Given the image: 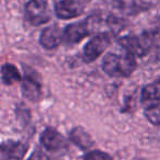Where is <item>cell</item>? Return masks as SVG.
I'll return each instance as SVG.
<instances>
[{"mask_svg":"<svg viewBox=\"0 0 160 160\" xmlns=\"http://www.w3.org/2000/svg\"><path fill=\"white\" fill-rule=\"evenodd\" d=\"M137 160H144V159H137Z\"/></svg>","mask_w":160,"mask_h":160,"instance_id":"obj_19","label":"cell"},{"mask_svg":"<svg viewBox=\"0 0 160 160\" xmlns=\"http://www.w3.org/2000/svg\"><path fill=\"white\" fill-rule=\"evenodd\" d=\"M25 18L32 25H42L51 20V10L44 0H30L25 5Z\"/></svg>","mask_w":160,"mask_h":160,"instance_id":"obj_2","label":"cell"},{"mask_svg":"<svg viewBox=\"0 0 160 160\" xmlns=\"http://www.w3.org/2000/svg\"><path fill=\"white\" fill-rule=\"evenodd\" d=\"M111 44V36L108 33H100L91 38L86 44L82 52V58L85 62H92L100 57L103 52Z\"/></svg>","mask_w":160,"mask_h":160,"instance_id":"obj_3","label":"cell"},{"mask_svg":"<svg viewBox=\"0 0 160 160\" xmlns=\"http://www.w3.org/2000/svg\"><path fill=\"white\" fill-rule=\"evenodd\" d=\"M28 160H49L48 156L46 153H44L41 150H35L31 156L29 157Z\"/></svg>","mask_w":160,"mask_h":160,"instance_id":"obj_18","label":"cell"},{"mask_svg":"<svg viewBox=\"0 0 160 160\" xmlns=\"http://www.w3.org/2000/svg\"><path fill=\"white\" fill-rule=\"evenodd\" d=\"M92 19L89 18L81 22H76L69 24L64 30V42L67 44H77L82 41L91 33L92 29Z\"/></svg>","mask_w":160,"mask_h":160,"instance_id":"obj_5","label":"cell"},{"mask_svg":"<svg viewBox=\"0 0 160 160\" xmlns=\"http://www.w3.org/2000/svg\"><path fill=\"white\" fill-rule=\"evenodd\" d=\"M118 44L124 48V51L129 52L136 57H145L148 55V52L140 35L124 36L118 40Z\"/></svg>","mask_w":160,"mask_h":160,"instance_id":"obj_9","label":"cell"},{"mask_svg":"<svg viewBox=\"0 0 160 160\" xmlns=\"http://www.w3.org/2000/svg\"><path fill=\"white\" fill-rule=\"evenodd\" d=\"M148 54H151L155 60H160V27L145 31L140 34Z\"/></svg>","mask_w":160,"mask_h":160,"instance_id":"obj_11","label":"cell"},{"mask_svg":"<svg viewBox=\"0 0 160 160\" xmlns=\"http://www.w3.org/2000/svg\"><path fill=\"white\" fill-rule=\"evenodd\" d=\"M21 91H22V96L32 102L40 100L42 96V88H41L40 80L36 79V75L25 73V77L21 85Z\"/></svg>","mask_w":160,"mask_h":160,"instance_id":"obj_8","label":"cell"},{"mask_svg":"<svg viewBox=\"0 0 160 160\" xmlns=\"http://www.w3.org/2000/svg\"><path fill=\"white\" fill-rule=\"evenodd\" d=\"M40 142L46 150L52 151V152L62 151L68 147L66 138L60 133H58L56 129L49 128V127L44 129L43 133L41 134Z\"/></svg>","mask_w":160,"mask_h":160,"instance_id":"obj_6","label":"cell"},{"mask_svg":"<svg viewBox=\"0 0 160 160\" xmlns=\"http://www.w3.org/2000/svg\"><path fill=\"white\" fill-rule=\"evenodd\" d=\"M145 115L151 124L160 126V107L155 105V107L147 108L145 111Z\"/></svg>","mask_w":160,"mask_h":160,"instance_id":"obj_16","label":"cell"},{"mask_svg":"<svg viewBox=\"0 0 160 160\" xmlns=\"http://www.w3.org/2000/svg\"><path fill=\"white\" fill-rule=\"evenodd\" d=\"M160 101V79L145 86L142 90V102L147 108L155 107Z\"/></svg>","mask_w":160,"mask_h":160,"instance_id":"obj_12","label":"cell"},{"mask_svg":"<svg viewBox=\"0 0 160 160\" xmlns=\"http://www.w3.org/2000/svg\"><path fill=\"white\" fill-rule=\"evenodd\" d=\"M69 138H70V140L76 146L83 149V150L91 148V147L93 146V139H92L91 135H90L89 133H87L82 127H80V126L75 127V128L71 131Z\"/></svg>","mask_w":160,"mask_h":160,"instance_id":"obj_14","label":"cell"},{"mask_svg":"<svg viewBox=\"0 0 160 160\" xmlns=\"http://www.w3.org/2000/svg\"><path fill=\"white\" fill-rule=\"evenodd\" d=\"M64 41V31L58 27H48L44 29L40 36V44L46 49L56 48Z\"/></svg>","mask_w":160,"mask_h":160,"instance_id":"obj_10","label":"cell"},{"mask_svg":"<svg viewBox=\"0 0 160 160\" xmlns=\"http://www.w3.org/2000/svg\"><path fill=\"white\" fill-rule=\"evenodd\" d=\"M1 80L3 85L10 86L21 80V75L18 68L12 64H5L1 68Z\"/></svg>","mask_w":160,"mask_h":160,"instance_id":"obj_15","label":"cell"},{"mask_svg":"<svg viewBox=\"0 0 160 160\" xmlns=\"http://www.w3.org/2000/svg\"><path fill=\"white\" fill-rule=\"evenodd\" d=\"M83 160H113L109 153L101 150H93L86 153L83 156Z\"/></svg>","mask_w":160,"mask_h":160,"instance_id":"obj_17","label":"cell"},{"mask_svg":"<svg viewBox=\"0 0 160 160\" xmlns=\"http://www.w3.org/2000/svg\"><path fill=\"white\" fill-rule=\"evenodd\" d=\"M27 144L17 140H7L1 144V160H22L28 151Z\"/></svg>","mask_w":160,"mask_h":160,"instance_id":"obj_7","label":"cell"},{"mask_svg":"<svg viewBox=\"0 0 160 160\" xmlns=\"http://www.w3.org/2000/svg\"><path fill=\"white\" fill-rule=\"evenodd\" d=\"M89 0H56L54 10L57 18L62 20L73 19L82 14Z\"/></svg>","mask_w":160,"mask_h":160,"instance_id":"obj_4","label":"cell"},{"mask_svg":"<svg viewBox=\"0 0 160 160\" xmlns=\"http://www.w3.org/2000/svg\"><path fill=\"white\" fill-rule=\"evenodd\" d=\"M136 66V56L127 51L124 54L108 53L102 62L103 71L111 77H129Z\"/></svg>","mask_w":160,"mask_h":160,"instance_id":"obj_1","label":"cell"},{"mask_svg":"<svg viewBox=\"0 0 160 160\" xmlns=\"http://www.w3.org/2000/svg\"><path fill=\"white\" fill-rule=\"evenodd\" d=\"M112 3L125 14H136L148 9V5L142 0H112Z\"/></svg>","mask_w":160,"mask_h":160,"instance_id":"obj_13","label":"cell"}]
</instances>
